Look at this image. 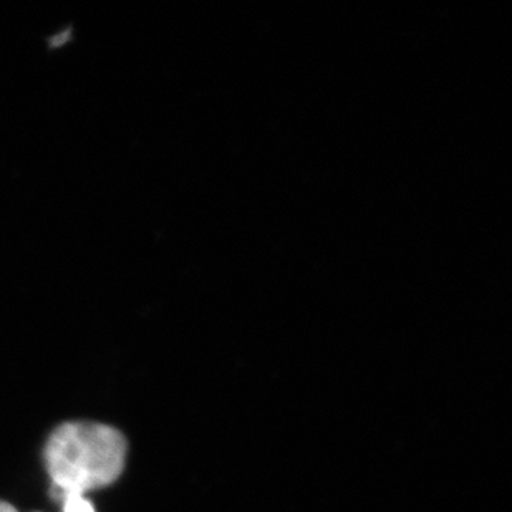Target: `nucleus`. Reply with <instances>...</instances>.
Masks as SVG:
<instances>
[{"instance_id":"nucleus-3","label":"nucleus","mask_w":512,"mask_h":512,"mask_svg":"<svg viewBox=\"0 0 512 512\" xmlns=\"http://www.w3.org/2000/svg\"><path fill=\"white\" fill-rule=\"evenodd\" d=\"M0 512H17L14 506H10L7 503H0Z\"/></svg>"},{"instance_id":"nucleus-1","label":"nucleus","mask_w":512,"mask_h":512,"mask_svg":"<svg viewBox=\"0 0 512 512\" xmlns=\"http://www.w3.org/2000/svg\"><path fill=\"white\" fill-rule=\"evenodd\" d=\"M125 436L100 423H65L50 435L45 464L52 478V498L87 494L115 483L125 469Z\"/></svg>"},{"instance_id":"nucleus-2","label":"nucleus","mask_w":512,"mask_h":512,"mask_svg":"<svg viewBox=\"0 0 512 512\" xmlns=\"http://www.w3.org/2000/svg\"><path fill=\"white\" fill-rule=\"evenodd\" d=\"M60 504L63 506V512H95L93 504L85 498V494H65Z\"/></svg>"}]
</instances>
